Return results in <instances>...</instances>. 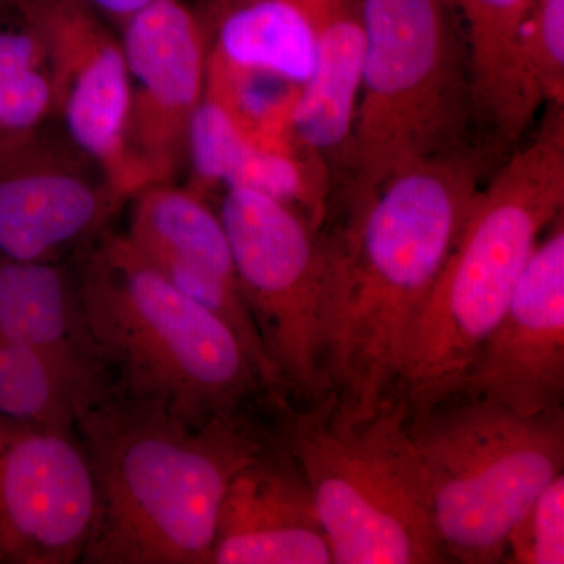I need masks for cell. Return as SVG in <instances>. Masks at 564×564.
<instances>
[{"label":"cell","mask_w":564,"mask_h":564,"mask_svg":"<svg viewBox=\"0 0 564 564\" xmlns=\"http://www.w3.org/2000/svg\"><path fill=\"white\" fill-rule=\"evenodd\" d=\"M484 158L470 147L404 166L323 231L326 369L345 410L372 413L395 399L415 323L480 191Z\"/></svg>","instance_id":"1"},{"label":"cell","mask_w":564,"mask_h":564,"mask_svg":"<svg viewBox=\"0 0 564 564\" xmlns=\"http://www.w3.org/2000/svg\"><path fill=\"white\" fill-rule=\"evenodd\" d=\"M76 434L95 485L85 564H210L232 478L276 443L251 413L193 422L115 388Z\"/></svg>","instance_id":"2"},{"label":"cell","mask_w":564,"mask_h":564,"mask_svg":"<svg viewBox=\"0 0 564 564\" xmlns=\"http://www.w3.org/2000/svg\"><path fill=\"white\" fill-rule=\"evenodd\" d=\"M73 273L117 391L193 422L282 402L237 334L166 280L126 234H99Z\"/></svg>","instance_id":"3"},{"label":"cell","mask_w":564,"mask_h":564,"mask_svg":"<svg viewBox=\"0 0 564 564\" xmlns=\"http://www.w3.org/2000/svg\"><path fill=\"white\" fill-rule=\"evenodd\" d=\"M564 104L475 195L415 323L397 397L411 411L459 391L541 237L563 215Z\"/></svg>","instance_id":"4"},{"label":"cell","mask_w":564,"mask_h":564,"mask_svg":"<svg viewBox=\"0 0 564 564\" xmlns=\"http://www.w3.org/2000/svg\"><path fill=\"white\" fill-rule=\"evenodd\" d=\"M274 411V432L310 484L334 564L448 563L404 400L356 414L329 392Z\"/></svg>","instance_id":"5"},{"label":"cell","mask_w":564,"mask_h":564,"mask_svg":"<svg viewBox=\"0 0 564 564\" xmlns=\"http://www.w3.org/2000/svg\"><path fill=\"white\" fill-rule=\"evenodd\" d=\"M366 51L344 212L413 163L473 147V77L452 0H362Z\"/></svg>","instance_id":"6"},{"label":"cell","mask_w":564,"mask_h":564,"mask_svg":"<svg viewBox=\"0 0 564 564\" xmlns=\"http://www.w3.org/2000/svg\"><path fill=\"white\" fill-rule=\"evenodd\" d=\"M448 563H505L507 536L564 469V408L524 415L469 391L410 410Z\"/></svg>","instance_id":"7"},{"label":"cell","mask_w":564,"mask_h":564,"mask_svg":"<svg viewBox=\"0 0 564 564\" xmlns=\"http://www.w3.org/2000/svg\"><path fill=\"white\" fill-rule=\"evenodd\" d=\"M234 269L285 402L329 393L325 232L291 204L226 188L218 206Z\"/></svg>","instance_id":"8"},{"label":"cell","mask_w":564,"mask_h":564,"mask_svg":"<svg viewBox=\"0 0 564 564\" xmlns=\"http://www.w3.org/2000/svg\"><path fill=\"white\" fill-rule=\"evenodd\" d=\"M44 51L55 113L122 202L147 188L128 147L131 82L121 40L84 0H10Z\"/></svg>","instance_id":"9"},{"label":"cell","mask_w":564,"mask_h":564,"mask_svg":"<svg viewBox=\"0 0 564 564\" xmlns=\"http://www.w3.org/2000/svg\"><path fill=\"white\" fill-rule=\"evenodd\" d=\"M131 82L128 147L148 185L185 165L193 117L206 93L209 32L184 0H154L121 24Z\"/></svg>","instance_id":"10"},{"label":"cell","mask_w":564,"mask_h":564,"mask_svg":"<svg viewBox=\"0 0 564 564\" xmlns=\"http://www.w3.org/2000/svg\"><path fill=\"white\" fill-rule=\"evenodd\" d=\"M93 521L95 485L77 434L0 417V564L82 562Z\"/></svg>","instance_id":"11"},{"label":"cell","mask_w":564,"mask_h":564,"mask_svg":"<svg viewBox=\"0 0 564 564\" xmlns=\"http://www.w3.org/2000/svg\"><path fill=\"white\" fill-rule=\"evenodd\" d=\"M124 204L73 141L41 131L0 158V252L61 262L106 231Z\"/></svg>","instance_id":"12"},{"label":"cell","mask_w":564,"mask_h":564,"mask_svg":"<svg viewBox=\"0 0 564 564\" xmlns=\"http://www.w3.org/2000/svg\"><path fill=\"white\" fill-rule=\"evenodd\" d=\"M459 391L534 415L564 402V218L534 248L513 296Z\"/></svg>","instance_id":"13"},{"label":"cell","mask_w":564,"mask_h":564,"mask_svg":"<svg viewBox=\"0 0 564 564\" xmlns=\"http://www.w3.org/2000/svg\"><path fill=\"white\" fill-rule=\"evenodd\" d=\"M129 231L137 248L181 292L220 317L276 388V375L252 321L234 269L218 210L207 196L174 182L148 185L131 199Z\"/></svg>","instance_id":"14"},{"label":"cell","mask_w":564,"mask_h":564,"mask_svg":"<svg viewBox=\"0 0 564 564\" xmlns=\"http://www.w3.org/2000/svg\"><path fill=\"white\" fill-rule=\"evenodd\" d=\"M210 564H334L310 484L278 436L232 478Z\"/></svg>","instance_id":"15"},{"label":"cell","mask_w":564,"mask_h":564,"mask_svg":"<svg viewBox=\"0 0 564 564\" xmlns=\"http://www.w3.org/2000/svg\"><path fill=\"white\" fill-rule=\"evenodd\" d=\"M185 163L192 172L188 187L204 196L247 188L291 204L321 231L328 218V165L306 148L256 139L207 96L188 129Z\"/></svg>","instance_id":"16"},{"label":"cell","mask_w":564,"mask_h":564,"mask_svg":"<svg viewBox=\"0 0 564 564\" xmlns=\"http://www.w3.org/2000/svg\"><path fill=\"white\" fill-rule=\"evenodd\" d=\"M366 51L362 0H318L317 50L310 79L300 87L292 129L329 172L345 173Z\"/></svg>","instance_id":"17"},{"label":"cell","mask_w":564,"mask_h":564,"mask_svg":"<svg viewBox=\"0 0 564 564\" xmlns=\"http://www.w3.org/2000/svg\"><path fill=\"white\" fill-rule=\"evenodd\" d=\"M318 0H204L209 55L232 68L302 85L317 50Z\"/></svg>","instance_id":"18"},{"label":"cell","mask_w":564,"mask_h":564,"mask_svg":"<svg viewBox=\"0 0 564 564\" xmlns=\"http://www.w3.org/2000/svg\"><path fill=\"white\" fill-rule=\"evenodd\" d=\"M462 22L473 77L475 120L510 147L524 133L536 107L530 101L519 35L533 0H452Z\"/></svg>","instance_id":"19"},{"label":"cell","mask_w":564,"mask_h":564,"mask_svg":"<svg viewBox=\"0 0 564 564\" xmlns=\"http://www.w3.org/2000/svg\"><path fill=\"white\" fill-rule=\"evenodd\" d=\"M0 339L107 372L85 322L73 269L62 262L20 261L0 252Z\"/></svg>","instance_id":"20"},{"label":"cell","mask_w":564,"mask_h":564,"mask_svg":"<svg viewBox=\"0 0 564 564\" xmlns=\"http://www.w3.org/2000/svg\"><path fill=\"white\" fill-rule=\"evenodd\" d=\"M113 388L88 364L0 339V417L76 433L80 415Z\"/></svg>","instance_id":"21"},{"label":"cell","mask_w":564,"mask_h":564,"mask_svg":"<svg viewBox=\"0 0 564 564\" xmlns=\"http://www.w3.org/2000/svg\"><path fill=\"white\" fill-rule=\"evenodd\" d=\"M519 57L533 106L564 104V0H533L522 22Z\"/></svg>","instance_id":"22"},{"label":"cell","mask_w":564,"mask_h":564,"mask_svg":"<svg viewBox=\"0 0 564 564\" xmlns=\"http://www.w3.org/2000/svg\"><path fill=\"white\" fill-rule=\"evenodd\" d=\"M505 563H564V474L558 475L511 527Z\"/></svg>","instance_id":"23"},{"label":"cell","mask_w":564,"mask_h":564,"mask_svg":"<svg viewBox=\"0 0 564 564\" xmlns=\"http://www.w3.org/2000/svg\"><path fill=\"white\" fill-rule=\"evenodd\" d=\"M55 113V96L46 66L0 80V158L43 131Z\"/></svg>","instance_id":"24"},{"label":"cell","mask_w":564,"mask_h":564,"mask_svg":"<svg viewBox=\"0 0 564 564\" xmlns=\"http://www.w3.org/2000/svg\"><path fill=\"white\" fill-rule=\"evenodd\" d=\"M46 66L39 36L18 20L17 28H0V80L22 70Z\"/></svg>","instance_id":"25"},{"label":"cell","mask_w":564,"mask_h":564,"mask_svg":"<svg viewBox=\"0 0 564 564\" xmlns=\"http://www.w3.org/2000/svg\"><path fill=\"white\" fill-rule=\"evenodd\" d=\"M96 13L122 24L135 14L137 11L150 6L154 0H84Z\"/></svg>","instance_id":"26"},{"label":"cell","mask_w":564,"mask_h":564,"mask_svg":"<svg viewBox=\"0 0 564 564\" xmlns=\"http://www.w3.org/2000/svg\"><path fill=\"white\" fill-rule=\"evenodd\" d=\"M7 10H10V0H0V13Z\"/></svg>","instance_id":"27"}]
</instances>
